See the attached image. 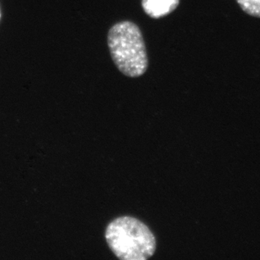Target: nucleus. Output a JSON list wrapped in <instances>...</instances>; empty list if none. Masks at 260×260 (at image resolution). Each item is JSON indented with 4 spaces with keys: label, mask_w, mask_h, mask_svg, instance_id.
I'll return each mask as SVG.
<instances>
[{
    "label": "nucleus",
    "mask_w": 260,
    "mask_h": 260,
    "mask_svg": "<svg viewBox=\"0 0 260 260\" xmlns=\"http://www.w3.org/2000/svg\"><path fill=\"white\" fill-rule=\"evenodd\" d=\"M105 238L109 248L121 260L148 259L157 247L149 228L133 216L114 219L106 226Z\"/></svg>",
    "instance_id": "f257e3e1"
},
{
    "label": "nucleus",
    "mask_w": 260,
    "mask_h": 260,
    "mask_svg": "<svg viewBox=\"0 0 260 260\" xmlns=\"http://www.w3.org/2000/svg\"><path fill=\"white\" fill-rule=\"evenodd\" d=\"M237 2L248 15L260 18V0H237Z\"/></svg>",
    "instance_id": "20e7f679"
},
{
    "label": "nucleus",
    "mask_w": 260,
    "mask_h": 260,
    "mask_svg": "<svg viewBox=\"0 0 260 260\" xmlns=\"http://www.w3.org/2000/svg\"><path fill=\"white\" fill-rule=\"evenodd\" d=\"M1 18H2V11H1V7H0V21H1Z\"/></svg>",
    "instance_id": "39448f33"
},
{
    "label": "nucleus",
    "mask_w": 260,
    "mask_h": 260,
    "mask_svg": "<svg viewBox=\"0 0 260 260\" xmlns=\"http://www.w3.org/2000/svg\"><path fill=\"white\" fill-rule=\"evenodd\" d=\"M179 4V0H143L142 6L150 17L158 19L173 12Z\"/></svg>",
    "instance_id": "7ed1b4c3"
},
{
    "label": "nucleus",
    "mask_w": 260,
    "mask_h": 260,
    "mask_svg": "<svg viewBox=\"0 0 260 260\" xmlns=\"http://www.w3.org/2000/svg\"><path fill=\"white\" fill-rule=\"evenodd\" d=\"M107 42L111 58L121 74L138 78L147 71V51L142 32L136 24L116 23L109 30Z\"/></svg>",
    "instance_id": "f03ea898"
}]
</instances>
